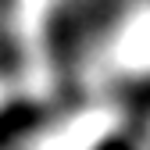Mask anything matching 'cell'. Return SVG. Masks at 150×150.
Returning <instances> with one entry per match:
<instances>
[{
  "mask_svg": "<svg viewBox=\"0 0 150 150\" xmlns=\"http://www.w3.org/2000/svg\"><path fill=\"white\" fill-rule=\"evenodd\" d=\"M139 111L125 100L93 97L68 100L18 143V150H136Z\"/></svg>",
  "mask_w": 150,
  "mask_h": 150,
  "instance_id": "cell-2",
  "label": "cell"
},
{
  "mask_svg": "<svg viewBox=\"0 0 150 150\" xmlns=\"http://www.w3.org/2000/svg\"><path fill=\"white\" fill-rule=\"evenodd\" d=\"M136 111H139V143L150 150V100H146V104H139Z\"/></svg>",
  "mask_w": 150,
  "mask_h": 150,
  "instance_id": "cell-4",
  "label": "cell"
},
{
  "mask_svg": "<svg viewBox=\"0 0 150 150\" xmlns=\"http://www.w3.org/2000/svg\"><path fill=\"white\" fill-rule=\"evenodd\" d=\"M136 150H146V146H143V143H139V146H136Z\"/></svg>",
  "mask_w": 150,
  "mask_h": 150,
  "instance_id": "cell-5",
  "label": "cell"
},
{
  "mask_svg": "<svg viewBox=\"0 0 150 150\" xmlns=\"http://www.w3.org/2000/svg\"><path fill=\"white\" fill-rule=\"evenodd\" d=\"M47 115L50 107L18 79V71L0 54V150H18V143Z\"/></svg>",
  "mask_w": 150,
  "mask_h": 150,
  "instance_id": "cell-3",
  "label": "cell"
},
{
  "mask_svg": "<svg viewBox=\"0 0 150 150\" xmlns=\"http://www.w3.org/2000/svg\"><path fill=\"white\" fill-rule=\"evenodd\" d=\"M82 93L125 104L150 100V4H129L107 14L75 61Z\"/></svg>",
  "mask_w": 150,
  "mask_h": 150,
  "instance_id": "cell-1",
  "label": "cell"
}]
</instances>
